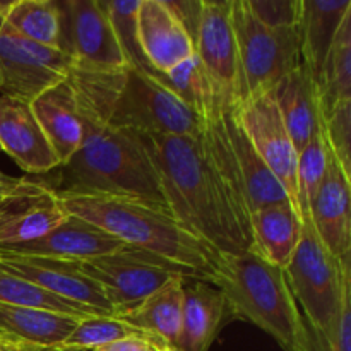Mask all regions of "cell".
Instances as JSON below:
<instances>
[{
  "label": "cell",
  "mask_w": 351,
  "mask_h": 351,
  "mask_svg": "<svg viewBox=\"0 0 351 351\" xmlns=\"http://www.w3.org/2000/svg\"><path fill=\"white\" fill-rule=\"evenodd\" d=\"M82 120V144L47 178L58 194L139 199L167 208L160 177L139 132L108 123V89L86 74L69 75ZM168 209V208H167Z\"/></svg>",
  "instance_id": "obj_1"
},
{
  "label": "cell",
  "mask_w": 351,
  "mask_h": 351,
  "mask_svg": "<svg viewBox=\"0 0 351 351\" xmlns=\"http://www.w3.org/2000/svg\"><path fill=\"white\" fill-rule=\"evenodd\" d=\"M160 177L168 211L219 256H239L254 240L240 223L225 182L195 137L139 134Z\"/></svg>",
  "instance_id": "obj_2"
},
{
  "label": "cell",
  "mask_w": 351,
  "mask_h": 351,
  "mask_svg": "<svg viewBox=\"0 0 351 351\" xmlns=\"http://www.w3.org/2000/svg\"><path fill=\"white\" fill-rule=\"evenodd\" d=\"M58 195L69 215L98 226L125 247L167 261L189 280L218 281L225 257L187 232L167 208L115 195Z\"/></svg>",
  "instance_id": "obj_3"
},
{
  "label": "cell",
  "mask_w": 351,
  "mask_h": 351,
  "mask_svg": "<svg viewBox=\"0 0 351 351\" xmlns=\"http://www.w3.org/2000/svg\"><path fill=\"white\" fill-rule=\"evenodd\" d=\"M216 288L225 295L233 319L252 322L285 351H307L308 328L281 267L256 249L228 256Z\"/></svg>",
  "instance_id": "obj_4"
},
{
  "label": "cell",
  "mask_w": 351,
  "mask_h": 351,
  "mask_svg": "<svg viewBox=\"0 0 351 351\" xmlns=\"http://www.w3.org/2000/svg\"><path fill=\"white\" fill-rule=\"evenodd\" d=\"M204 122L171 91L160 72L127 67L120 74L110 105V125L151 136L195 137Z\"/></svg>",
  "instance_id": "obj_5"
},
{
  "label": "cell",
  "mask_w": 351,
  "mask_h": 351,
  "mask_svg": "<svg viewBox=\"0 0 351 351\" xmlns=\"http://www.w3.org/2000/svg\"><path fill=\"white\" fill-rule=\"evenodd\" d=\"M232 19L239 50V106L273 93L278 82L300 64V33L298 27L269 29L252 16L245 0H232Z\"/></svg>",
  "instance_id": "obj_6"
},
{
  "label": "cell",
  "mask_w": 351,
  "mask_h": 351,
  "mask_svg": "<svg viewBox=\"0 0 351 351\" xmlns=\"http://www.w3.org/2000/svg\"><path fill=\"white\" fill-rule=\"evenodd\" d=\"M79 264L82 273L101 288L115 317L132 311L173 278H187L167 261L130 247Z\"/></svg>",
  "instance_id": "obj_7"
},
{
  "label": "cell",
  "mask_w": 351,
  "mask_h": 351,
  "mask_svg": "<svg viewBox=\"0 0 351 351\" xmlns=\"http://www.w3.org/2000/svg\"><path fill=\"white\" fill-rule=\"evenodd\" d=\"M72 58L17 34L0 14V96L31 103L67 79Z\"/></svg>",
  "instance_id": "obj_8"
},
{
  "label": "cell",
  "mask_w": 351,
  "mask_h": 351,
  "mask_svg": "<svg viewBox=\"0 0 351 351\" xmlns=\"http://www.w3.org/2000/svg\"><path fill=\"white\" fill-rule=\"evenodd\" d=\"M194 51L211 84L219 113L239 103V50L232 19V0H204L194 34Z\"/></svg>",
  "instance_id": "obj_9"
},
{
  "label": "cell",
  "mask_w": 351,
  "mask_h": 351,
  "mask_svg": "<svg viewBox=\"0 0 351 351\" xmlns=\"http://www.w3.org/2000/svg\"><path fill=\"white\" fill-rule=\"evenodd\" d=\"M62 14L60 50L72 67L108 72L129 67L103 0H57Z\"/></svg>",
  "instance_id": "obj_10"
},
{
  "label": "cell",
  "mask_w": 351,
  "mask_h": 351,
  "mask_svg": "<svg viewBox=\"0 0 351 351\" xmlns=\"http://www.w3.org/2000/svg\"><path fill=\"white\" fill-rule=\"evenodd\" d=\"M67 209L47 178H23L0 197V247L36 240L60 226Z\"/></svg>",
  "instance_id": "obj_11"
},
{
  "label": "cell",
  "mask_w": 351,
  "mask_h": 351,
  "mask_svg": "<svg viewBox=\"0 0 351 351\" xmlns=\"http://www.w3.org/2000/svg\"><path fill=\"white\" fill-rule=\"evenodd\" d=\"M233 115L254 149L288 192L297 211L298 153L285 127L273 93L247 99L233 110Z\"/></svg>",
  "instance_id": "obj_12"
},
{
  "label": "cell",
  "mask_w": 351,
  "mask_h": 351,
  "mask_svg": "<svg viewBox=\"0 0 351 351\" xmlns=\"http://www.w3.org/2000/svg\"><path fill=\"white\" fill-rule=\"evenodd\" d=\"M0 267L55 297L84 305L101 315H115L101 288L82 273L79 263L12 256L0 250Z\"/></svg>",
  "instance_id": "obj_13"
},
{
  "label": "cell",
  "mask_w": 351,
  "mask_h": 351,
  "mask_svg": "<svg viewBox=\"0 0 351 351\" xmlns=\"http://www.w3.org/2000/svg\"><path fill=\"white\" fill-rule=\"evenodd\" d=\"M125 249L122 242L98 226L69 215V218L45 237L17 245L0 247L12 256L40 257V259L84 263L96 257L110 256Z\"/></svg>",
  "instance_id": "obj_14"
},
{
  "label": "cell",
  "mask_w": 351,
  "mask_h": 351,
  "mask_svg": "<svg viewBox=\"0 0 351 351\" xmlns=\"http://www.w3.org/2000/svg\"><path fill=\"white\" fill-rule=\"evenodd\" d=\"M0 147L27 173L47 175L60 167L29 103L9 96H0Z\"/></svg>",
  "instance_id": "obj_15"
},
{
  "label": "cell",
  "mask_w": 351,
  "mask_h": 351,
  "mask_svg": "<svg viewBox=\"0 0 351 351\" xmlns=\"http://www.w3.org/2000/svg\"><path fill=\"white\" fill-rule=\"evenodd\" d=\"M137 36L147 64L160 74H167L194 55V40L167 0H141Z\"/></svg>",
  "instance_id": "obj_16"
},
{
  "label": "cell",
  "mask_w": 351,
  "mask_h": 351,
  "mask_svg": "<svg viewBox=\"0 0 351 351\" xmlns=\"http://www.w3.org/2000/svg\"><path fill=\"white\" fill-rule=\"evenodd\" d=\"M351 178L346 177L336 158H329L324 182L311 206V218L315 233L335 257L351 256L350 218Z\"/></svg>",
  "instance_id": "obj_17"
},
{
  "label": "cell",
  "mask_w": 351,
  "mask_h": 351,
  "mask_svg": "<svg viewBox=\"0 0 351 351\" xmlns=\"http://www.w3.org/2000/svg\"><path fill=\"white\" fill-rule=\"evenodd\" d=\"M230 321L235 319L219 288L206 281L187 280L175 350L209 351L223 326Z\"/></svg>",
  "instance_id": "obj_18"
},
{
  "label": "cell",
  "mask_w": 351,
  "mask_h": 351,
  "mask_svg": "<svg viewBox=\"0 0 351 351\" xmlns=\"http://www.w3.org/2000/svg\"><path fill=\"white\" fill-rule=\"evenodd\" d=\"M29 105L62 167L82 144V120L69 75L36 96Z\"/></svg>",
  "instance_id": "obj_19"
},
{
  "label": "cell",
  "mask_w": 351,
  "mask_h": 351,
  "mask_svg": "<svg viewBox=\"0 0 351 351\" xmlns=\"http://www.w3.org/2000/svg\"><path fill=\"white\" fill-rule=\"evenodd\" d=\"M273 96L291 143L300 153L321 125L317 84L311 71L300 62L278 82Z\"/></svg>",
  "instance_id": "obj_20"
},
{
  "label": "cell",
  "mask_w": 351,
  "mask_h": 351,
  "mask_svg": "<svg viewBox=\"0 0 351 351\" xmlns=\"http://www.w3.org/2000/svg\"><path fill=\"white\" fill-rule=\"evenodd\" d=\"M350 10L351 0H302L298 23L300 60L311 71L315 84L329 48Z\"/></svg>",
  "instance_id": "obj_21"
},
{
  "label": "cell",
  "mask_w": 351,
  "mask_h": 351,
  "mask_svg": "<svg viewBox=\"0 0 351 351\" xmlns=\"http://www.w3.org/2000/svg\"><path fill=\"white\" fill-rule=\"evenodd\" d=\"M223 122H225V129L228 134L230 144H232L233 154H235L237 165H239V170L243 177V184H245L250 216L256 209L264 208V206L291 204L288 192L271 173L263 158L257 154V151L254 149L250 141L243 134L242 127L239 125L235 115H233V110L223 113Z\"/></svg>",
  "instance_id": "obj_22"
},
{
  "label": "cell",
  "mask_w": 351,
  "mask_h": 351,
  "mask_svg": "<svg viewBox=\"0 0 351 351\" xmlns=\"http://www.w3.org/2000/svg\"><path fill=\"white\" fill-rule=\"evenodd\" d=\"M254 249L274 266L290 263L302 239L304 219L291 204H271L256 209L250 216Z\"/></svg>",
  "instance_id": "obj_23"
},
{
  "label": "cell",
  "mask_w": 351,
  "mask_h": 351,
  "mask_svg": "<svg viewBox=\"0 0 351 351\" xmlns=\"http://www.w3.org/2000/svg\"><path fill=\"white\" fill-rule=\"evenodd\" d=\"M185 283L187 278H173L132 311L119 315V319L136 328L137 331L161 339L168 346L175 348L180 331Z\"/></svg>",
  "instance_id": "obj_24"
},
{
  "label": "cell",
  "mask_w": 351,
  "mask_h": 351,
  "mask_svg": "<svg viewBox=\"0 0 351 351\" xmlns=\"http://www.w3.org/2000/svg\"><path fill=\"white\" fill-rule=\"evenodd\" d=\"M81 321L82 317L58 312L0 304V332L41 348H51L64 343Z\"/></svg>",
  "instance_id": "obj_25"
},
{
  "label": "cell",
  "mask_w": 351,
  "mask_h": 351,
  "mask_svg": "<svg viewBox=\"0 0 351 351\" xmlns=\"http://www.w3.org/2000/svg\"><path fill=\"white\" fill-rule=\"evenodd\" d=\"M3 21L26 40L60 50L62 14L57 0L0 2Z\"/></svg>",
  "instance_id": "obj_26"
},
{
  "label": "cell",
  "mask_w": 351,
  "mask_h": 351,
  "mask_svg": "<svg viewBox=\"0 0 351 351\" xmlns=\"http://www.w3.org/2000/svg\"><path fill=\"white\" fill-rule=\"evenodd\" d=\"M321 115H328L338 103L351 99V10L345 16L328 51L317 81Z\"/></svg>",
  "instance_id": "obj_27"
},
{
  "label": "cell",
  "mask_w": 351,
  "mask_h": 351,
  "mask_svg": "<svg viewBox=\"0 0 351 351\" xmlns=\"http://www.w3.org/2000/svg\"><path fill=\"white\" fill-rule=\"evenodd\" d=\"M0 304L14 305V307L41 308V311H51L82 319L101 315L84 305L55 297V295L41 290L36 285L9 273L3 267H0Z\"/></svg>",
  "instance_id": "obj_28"
},
{
  "label": "cell",
  "mask_w": 351,
  "mask_h": 351,
  "mask_svg": "<svg viewBox=\"0 0 351 351\" xmlns=\"http://www.w3.org/2000/svg\"><path fill=\"white\" fill-rule=\"evenodd\" d=\"M165 81L170 86L171 91L192 110L197 113L202 120L219 115L218 105H216L215 95H213L211 84L206 77L202 65L197 55L189 57L187 60L175 65L171 71L163 74Z\"/></svg>",
  "instance_id": "obj_29"
},
{
  "label": "cell",
  "mask_w": 351,
  "mask_h": 351,
  "mask_svg": "<svg viewBox=\"0 0 351 351\" xmlns=\"http://www.w3.org/2000/svg\"><path fill=\"white\" fill-rule=\"evenodd\" d=\"M329 151L328 143H326L324 127L321 125L317 132L314 134L307 146L298 153L297 163V211L302 219L308 218L311 215V206L314 202L317 191L324 182L326 171L329 167Z\"/></svg>",
  "instance_id": "obj_30"
},
{
  "label": "cell",
  "mask_w": 351,
  "mask_h": 351,
  "mask_svg": "<svg viewBox=\"0 0 351 351\" xmlns=\"http://www.w3.org/2000/svg\"><path fill=\"white\" fill-rule=\"evenodd\" d=\"M141 0H103L106 14L112 23L113 33H115L117 41L122 48L123 55L127 58L129 67L141 69L146 72H156L151 69L144 57L139 45V36H137V9H139Z\"/></svg>",
  "instance_id": "obj_31"
},
{
  "label": "cell",
  "mask_w": 351,
  "mask_h": 351,
  "mask_svg": "<svg viewBox=\"0 0 351 351\" xmlns=\"http://www.w3.org/2000/svg\"><path fill=\"white\" fill-rule=\"evenodd\" d=\"M137 335L144 332L125 324L115 315H96V317L82 319L77 328L69 335V338L58 346L69 351H91L106 343Z\"/></svg>",
  "instance_id": "obj_32"
},
{
  "label": "cell",
  "mask_w": 351,
  "mask_h": 351,
  "mask_svg": "<svg viewBox=\"0 0 351 351\" xmlns=\"http://www.w3.org/2000/svg\"><path fill=\"white\" fill-rule=\"evenodd\" d=\"M326 143L329 151L351 178V99L338 103L328 115L322 117Z\"/></svg>",
  "instance_id": "obj_33"
},
{
  "label": "cell",
  "mask_w": 351,
  "mask_h": 351,
  "mask_svg": "<svg viewBox=\"0 0 351 351\" xmlns=\"http://www.w3.org/2000/svg\"><path fill=\"white\" fill-rule=\"evenodd\" d=\"M252 16L269 29L298 27L302 0H245Z\"/></svg>",
  "instance_id": "obj_34"
},
{
  "label": "cell",
  "mask_w": 351,
  "mask_h": 351,
  "mask_svg": "<svg viewBox=\"0 0 351 351\" xmlns=\"http://www.w3.org/2000/svg\"><path fill=\"white\" fill-rule=\"evenodd\" d=\"M165 348H171L161 339L153 338L147 335L129 336V338L117 339V341L106 343V345L98 346L91 351H160Z\"/></svg>",
  "instance_id": "obj_35"
},
{
  "label": "cell",
  "mask_w": 351,
  "mask_h": 351,
  "mask_svg": "<svg viewBox=\"0 0 351 351\" xmlns=\"http://www.w3.org/2000/svg\"><path fill=\"white\" fill-rule=\"evenodd\" d=\"M202 2L204 0H167L168 7L173 10L178 21L184 24V27L191 34L192 40H194L195 29H197L199 17H201Z\"/></svg>",
  "instance_id": "obj_36"
},
{
  "label": "cell",
  "mask_w": 351,
  "mask_h": 351,
  "mask_svg": "<svg viewBox=\"0 0 351 351\" xmlns=\"http://www.w3.org/2000/svg\"><path fill=\"white\" fill-rule=\"evenodd\" d=\"M0 351H43V348L5 335V332H0Z\"/></svg>",
  "instance_id": "obj_37"
},
{
  "label": "cell",
  "mask_w": 351,
  "mask_h": 351,
  "mask_svg": "<svg viewBox=\"0 0 351 351\" xmlns=\"http://www.w3.org/2000/svg\"><path fill=\"white\" fill-rule=\"evenodd\" d=\"M19 177H12V175H7L0 170V197H2L5 192H9L14 185L17 184Z\"/></svg>",
  "instance_id": "obj_38"
},
{
  "label": "cell",
  "mask_w": 351,
  "mask_h": 351,
  "mask_svg": "<svg viewBox=\"0 0 351 351\" xmlns=\"http://www.w3.org/2000/svg\"><path fill=\"white\" fill-rule=\"evenodd\" d=\"M160 351H177L175 348H165V350H160Z\"/></svg>",
  "instance_id": "obj_39"
},
{
  "label": "cell",
  "mask_w": 351,
  "mask_h": 351,
  "mask_svg": "<svg viewBox=\"0 0 351 351\" xmlns=\"http://www.w3.org/2000/svg\"><path fill=\"white\" fill-rule=\"evenodd\" d=\"M0 153H2V147H0Z\"/></svg>",
  "instance_id": "obj_40"
}]
</instances>
